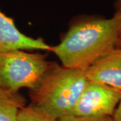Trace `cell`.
Listing matches in <instances>:
<instances>
[{"label":"cell","instance_id":"30bf717a","mask_svg":"<svg viewBox=\"0 0 121 121\" xmlns=\"http://www.w3.org/2000/svg\"><path fill=\"white\" fill-rule=\"evenodd\" d=\"M114 11L117 12L121 16V24H120L115 48L121 51V0H116L114 4Z\"/></svg>","mask_w":121,"mask_h":121},{"label":"cell","instance_id":"8992f818","mask_svg":"<svg viewBox=\"0 0 121 121\" xmlns=\"http://www.w3.org/2000/svg\"><path fill=\"white\" fill-rule=\"evenodd\" d=\"M88 81L121 90V51L114 49L85 71Z\"/></svg>","mask_w":121,"mask_h":121},{"label":"cell","instance_id":"ba28073f","mask_svg":"<svg viewBox=\"0 0 121 121\" xmlns=\"http://www.w3.org/2000/svg\"><path fill=\"white\" fill-rule=\"evenodd\" d=\"M17 121H58L31 105L25 106L20 110Z\"/></svg>","mask_w":121,"mask_h":121},{"label":"cell","instance_id":"52a82bcc","mask_svg":"<svg viewBox=\"0 0 121 121\" xmlns=\"http://www.w3.org/2000/svg\"><path fill=\"white\" fill-rule=\"evenodd\" d=\"M26 102V98L19 92L0 87V121H17L19 112Z\"/></svg>","mask_w":121,"mask_h":121},{"label":"cell","instance_id":"9c48e42d","mask_svg":"<svg viewBox=\"0 0 121 121\" xmlns=\"http://www.w3.org/2000/svg\"><path fill=\"white\" fill-rule=\"evenodd\" d=\"M58 121H113L112 117H104V118H80L73 116H70L62 118Z\"/></svg>","mask_w":121,"mask_h":121},{"label":"cell","instance_id":"6da1fadb","mask_svg":"<svg viewBox=\"0 0 121 121\" xmlns=\"http://www.w3.org/2000/svg\"><path fill=\"white\" fill-rule=\"evenodd\" d=\"M121 24L117 12L111 17L82 14L72 17L68 29L51 52L61 65L86 71L95 60L115 49Z\"/></svg>","mask_w":121,"mask_h":121},{"label":"cell","instance_id":"8fae6325","mask_svg":"<svg viewBox=\"0 0 121 121\" xmlns=\"http://www.w3.org/2000/svg\"><path fill=\"white\" fill-rule=\"evenodd\" d=\"M113 121H121V99L112 115Z\"/></svg>","mask_w":121,"mask_h":121},{"label":"cell","instance_id":"7a4b0ae2","mask_svg":"<svg viewBox=\"0 0 121 121\" xmlns=\"http://www.w3.org/2000/svg\"><path fill=\"white\" fill-rule=\"evenodd\" d=\"M87 82L84 71L56 63L30 91V105L57 121L72 116Z\"/></svg>","mask_w":121,"mask_h":121},{"label":"cell","instance_id":"277c9868","mask_svg":"<svg viewBox=\"0 0 121 121\" xmlns=\"http://www.w3.org/2000/svg\"><path fill=\"white\" fill-rule=\"evenodd\" d=\"M121 99L120 90L87 80L72 116L87 118L112 117Z\"/></svg>","mask_w":121,"mask_h":121},{"label":"cell","instance_id":"3957f363","mask_svg":"<svg viewBox=\"0 0 121 121\" xmlns=\"http://www.w3.org/2000/svg\"><path fill=\"white\" fill-rule=\"evenodd\" d=\"M56 64L41 53L24 50L0 52V87L13 92L22 88L32 90Z\"/></svg>","mask_w":121,"mask_h":121},{"label":"cell","instance_id":"5b68a950","mask_svg":"<svg viewBox=\"0 0 121 121\" xmlns=\"http://www.w3.org/2000/svg\"><path fill=\"white\" fill-rule=\"evenodd\" d=\"M52 46L41 38H33L18 29L13 18L0 9V52L12 50L51 51Z\"/></svg>","mask_w":121,"mask_h":121}]
</instances>
